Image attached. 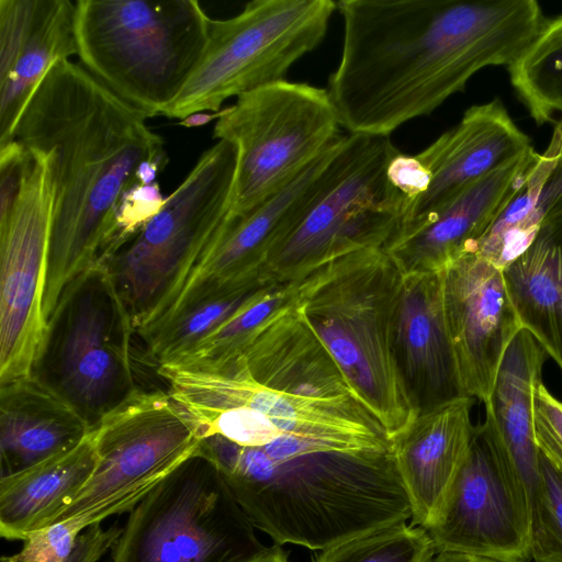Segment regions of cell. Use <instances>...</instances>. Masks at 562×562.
<instances>
[{"instance_id":"6da1fadb","label":"cell","mask_w":562,"mask_h":562,"mask_svg":"<svg viewBox=\"0 0 562 562\" xmlns=\"http://www.w3.org/2000/svg\"><path fill=\"white\" fill-rule=\"evenodd\" d=\"M342 50L328 81L348 134H391L510 66L544 22L535 0H341Z\"/></svg>"},{"instance_id":"7a4b0ae2","label":"cell","mask_w":562,"mask_h":562,"mask_svg":"<svg viewBox=\"0 0 562 562\" xmlns=\"http://www.w3.org/2000/svg\"><path fill=\"white\" fill-rule=\"evenodd\" d=\"M147 119L70 60L48 70L19 119L13 139L47 156L53 187L47 322L66 286L111 257L117 206L139 165L168 161Z\"/></svg>"},{"instance_id":"3957f363","label":"cell","mask_w":562,"mask_h":562,"mask_svg":"<svg viewBox=\"0 0 562 562\" xmlns=\"http://www.w3.org/2000/svg\"><path fill=\"white\" fill-rule=\"evenodd\" d=\"M252 525L278 544L324 550L412 518L392 450H313L268 456L221 436L202 440Z\"/></svg>"},{"instance_id":"277c9868","label":"cell","mask_w":562,"mask_h":562,"mask_svg":"<svg viewBox=\"0 0 562 562\" xmlns=\"http://www.w3.org/2000/svg\"><path fill=\"white\" fill-rule=\"evenodd\" d=\"M402 280L383 247H368L335 257L294 283L296 307L390 439L418 415L395 351Z\"/></svg>"},{"instance_id":"5b68a950","label":"cell","mask_w":562,"mask_h":562,"mask_svg":"<svg viewBox=\"0 0 562 562\" xmlns=\"http://www.w3.org/2000/svg\"><path fill=\"white\" fill-rule=\"evenodd\" d=\"M82 67L149 119L179 95L207 44L211 18L196 0H78Z\"/></svg>"},{"instance_id":"8992f818","label":"cell","mask_w":562,"mask_h":562,"mask_svg":"<svg viewBox=\"0 0 562 562\" xmlns=\"http://www.w3.org/2000/svg\"><path fill=\"white\" fill-rule=\"evenodd\" d=\"M398 151L385 135H345L334 176L295 226L272 248L263 284L296 283L324 262L368 247H384L407 200L387 167Z\"/></svg>"},{"instance_id":"52a82bcc","label":"cell","mask_w":562,"mask_h":562,"mask_svg":"<svg viewBox=\"0 0 562 562\" xmlns=\"http://www.w3.org/2000/svg\"><path fill=\"white\" fill-rule=\"evenodd\" d=\"M135 336L133 317L108 267L99 263L61 293L48 319L45 351L34 373L94 426L138 389L134 383Z\"/></svg>"},{"instance_id":"ba28073f","label":"cell","mask_w":562,"mask_h":562,"mask_svg":"<svg viewBox=\"0 0 562 562\" xmlns=\"http://www.w3.org/2000/svg\"><path fill=\"white\" fill-rule=\"evenodd\" d=\"M336 10L333 0H255L233 18L211 19L198 66L161 115L215 113L231 97L285 80L292 65L321 44Z\"/></svg>"},{"instance_id":"9c48e42d","label":"cell","mask_w":562,"mask_h":562,"mask_svg":"<svg viewBox=\"0 0 562 562\" xmlns=\"http://www.w3.org/2000/svg\"><path fill=\"white\" fill-rule=\"evenodd\" d=\"M266 549L215 464L196 454L128 514L109 562H246Z\"/></svg>"},{"instance_id":"30bf717a","label":"cell","mask_w":562,"mask_h":562,"mask_svg":"<svg viewBox=\"0 0 562 562\" xmlns=\"http://www.w3.org/2000/svg\"><path fill=\"white\" fill-rule=\"evenodd\" d=\"M94 428L97 467L52 524L69 520L85 531L111 516L130 514L196 456L202 442L184 412L158 389L134 390Z\"/></svg>"},{"instance_id":"8fae6325","label":"cell","mask_w":562,"mask_h":562,"mask_svg":"<svg viewBox=\"0 0 562 562\" xmlns=\"http://www.w3.org/2000/svg\"><path fill=\"white\" fill-rule=\"evenodd\" d=\"M327 89L286 80L237 97L222 110L213 138L238 149L229 218L251 212L341 135Z\"/></svg>"},{"instance_id":"7c38bea8","label":"cell","mask_w":562,"mask_h":562,"mask_svg":"<svg viewBox=\"0 0 562 562\" xmlns=\"http://www.w3.org/2000/svg\"><path fill=\"white\" fill-rule=\"evenodd\" d=\"M238 149L217 140L198 159L158 214L103 262L135 323L200 256L229 216Z\"/></svg>"},{"instance_id":"4fadbf2b","label":"cell","mask_w":562,"mask_h":562,"mask_svg":"<svg viewBox=\"0 0 562 562\" xmlns=\"http://www.w3.org/2000/svg\"><path fill=\"white\" fill-rule=\"evenodd\" d=\"M30 162L10 215L0 222V384L32 375L45 351L44 293L53 187L44 153Z\"/></svg>"},{"instance_id":"5bb4252c","label":"cell","mask_w":562,"mask_h":562,"mask_svg":"<svg viewBox=\"0 0 562 562\" xmlns=\"http://www.w3.org/2000/svg\"><path fill=\"white\" fill-rule=\"evenodd\" d=\"M440 552L530 562L531 513L477 426L445 504L427 530Z\"/></svg>"},{"instance_id":"9a60e30c","label":"cell","mask_w":562,"mask_h":562,"mask_svg":"<svg viewBox=\"0 0 562 562\" xmlns=\"http://www.w3.org/2000/svg\"><path fill=\"white\" fill-rule=\"evenodd\" d=\"M156 371L177 404L254 409L282 435L391 441L384 427L362 403L324 402L278 391L257 381L240 353L213 370L159 364Z\"/></svg>"},{"instance_id":"2e32d148","label":"cell","mask_w":562,"mask_h":562,"mask_svg":"<svg viewBox=\"0 0 562 562\" xmlns=\"http://www.w3.org/2000/svg\"><path fill=\"white\" fill-rule=\"evenodd\" d=\"M440 274L443 319L460 392L484 403L521 324L503 270L476 254H461Z\"/></svg>"},{"instance_id":"e0dca14e","label":"cell","mask_w":562,"mask_h":562,"mask_svg":"<svg viewBox=\"0 0 562 562\" xmlns=\"http://www.w3.org/2000/svg\"><path fill=\"white\" fill-rule=\"evenodd\" d=\"M345 135L251 212L229 218L188 273L200 293L258 281L272 248L295 226L336 170Z\"/></svg>"},{"instance_id":"ac0fdd59","label":"cell","mask_w":562,"mask_h":562,"mask_svg":"<svg viewBox=\"0 0 562 562\" xmlns=\"http://www.w3.org/2000/svg\"><path fill=\"white\" fill-rule=\"evenodd\" d=\"M538 156L531 148L497 168L430 216L400 227L383 249L404 274L442 270L461 254L471 251Z\"/></svg>"},{"instance_id":"d6986e66","label":"cell","mask_w":562,"mask_h":562,"mask_svg":"<svg viewBox=\"0 0 562 562\" xmlns=\"http://www.w3.org/2000/svg\"><path fill=\"white\" fill-rule=\"evenodd\" d=\"M499 99L469 108L460 122L417 154L430 181L400 227L422 221L497 168L531 149ZM398 227V228H400Z\"/></svg>"},{"instance_id":"ffe728a7","label":"cell","mask_w":562,"mask_h":562,"mask_svg":"<svg viewBox=\"0 0 562 562\" xmlns=\"http://www.w3.org/2000/svg\"><path fill=\"white\" fill-rule=\"evenodd\" d=\"M548 358L531 334L521 328L503 357L492 391L483 403L485 420L477 426L531 515L540 485L533 401Z\"/></svg>"},{"instance_id":"44dd1931","label":"cell","mask_w":562,"mask_h":562,"mask_svg":"<svg viewBox=\"0 0 562 562\" xmlns=\"http://www.w3.org/2000/svg\"><path fill=\"white\" fill-rule=\"evenodd\" d=\"M460 396L427 411L391 438V449L407 492L412 520L428 530L436 521L474 437L471 408Z\"/></svg>"},{"instance_id":"7402d4cb","label":"cell","mask_w":562,"mask_h":562,"mask_svg":"<svg viewBox=\"0 0 562 562\" xmlns=\"http://www.w3.org/2000/svg\"><path fill=\"white\" fill-rule=\"evenodd\" d=\"M395 351L418 413L462 396L443 319L440 271L403 273Z\"/></svg>"},{"instance_id":"603a6c76","label":"cell","mask_w":562,"mask_h":562,"mask_svg":"<svg viewBox=\"0 0 562 562\" xmlns=\"http://www.w3.org/2000/svg\"><path fill=\"white\" fill-rule=\"evenodd\" d=\"M93 426L38 374L0 384L1 475L79 443Z\"/></svg>"},{"instance_id":"cb8c5ba5","label":"cell","mask_w":562,"mask_h":562,"mask_svg":"<svg viewBox=\"0 0 562 562\" xmlns=\"http://www.w3.org/2000/svg\"><path fill=\"white\" fill-rule=\"evenodd\" d=\"M99 454L94 426L75 447L0 479V536L23 541L49 526L92 475Z\"/></svg>"},{"instance_id":"d4e9b609","label":"cell","mask_w":562,"mask_h":562,"mask_svg":"<svg viewBox=\"0 0 562 562\" xmlns=\"http://www.w3.org/2000/svg\"><path fill=\"white\" fill-rule=\"evenodd\" d=\"M503 273L521 327L562 371V214L548 218Z\"/></svg>"},{"instance_id":"484cf974","label":"cell","mask_w":562,"mask_h":562,"mask_svg":"<svg viewBox=\"0 0 562 562\" xmlns=\"http://www.w3.org/2000/svg\"><path fill=\"white\" fill-rule=\"evenodd\" d=\"M75 9L69 0H37L31 29L0 78V146L13 140L19 119L48 70L77 55Z\"/></svg>"},{"instance_id":"4316f807","label":"cell","mask_w":562,"mask_h":562,"mask_svg":"<svg viewBox=\"0 0 562 562\" xmlns=\"http://www.w3.org/2000/svg\"><path fill=\"white\" fill-rule=\"evenodd\" d=\"M510 83L539 125L562 114V14L544 20L533 40L507 67ZM554 130L562 134V119Z\"/></svg>"},{"instance_id":"83f0119b","label":"cell","mask_w":562,"mask_h":562,"mask_svg":"<svg viewBox=\"0 0 562 562\" xmlns=\"http://www.w3.org/2000/svg\"><path fill=\"white\" fill-rule=\"evenodd\" d=\"M562 154V134L554 130L548 148L539 154L526 179L487 231L474 244L476 254L504 270L533 241L531 214L538 191Z\"/></svg>"},{"instance_id":"f1b7e54d","label":"cell","mask_w":562,"mask_h":562,"mask_svg":"<svg viewBox=\"0 0 562 562\" xmlns=\"http://www.w3.org/2000/svg\"><path fill=\"white\" fill-rule=\"evenodd\" d=\"M294 292V283L262 285L207 336L181 356L161 364L201 371L218 368L237 356L255 330L290 302Z\"/></svg>"},{"instance_id":"f546056e","label":"cell","mask_w":562,"mask_h":562,"mask_svg":"<svg viewBox=\"0 0 562 562\" xmlns=\"http://www.w3.org/2000/svg\"><path fill=\"white\" fill-rule=\"evenodd\" d=\"M436 552L428 531L400 522L335 543L314 562H431Z\"/></svg>"},{"instance_id":"4dcf8cb0","label":"cell","mask_w":562,"mask_h":562,"mask_svg":"<svg viewBox=\"0 0 562 562\" xmlns=\"http://www.w3.org/2000/svg\"><path fill=\"white\" fill-rule=\"evenodd\" d=\"M265 284L221 291L191 307L145 345V352L157 366L188 351L241 306Z\"/></svg>"},{"instance_id":"1f68e13d","label":"cell","mask_w":562,"mask_h":562,"mask_svg":"<svg viewBox=\"0 0 562 562\" xmlns=\"http://www.w3.org/2000/svg\"><path fill=\"white\" fill-rule=\"evenodd\" d=\"M535 562H562V472L540 452V485L531 515Z\"/></svg>"},{"instance_id":"d6a6232c","label":"cell","mask_w":562,"mask_h":562,"mask_svg":"<svg viewBox=\"0 0 562 562\" xmlns=\"http://www.w3.org/2000/svg\"><path fill=\"white\" fill-rule=\"evenodd\" d=\"M165 199L158 181L135 183L122 195L115 215V236L112 255L116 254L162 209Z\"/></svg>"},{"instance_id":"836d02e7","label":"cell","mask_w":562,"mask_h":562,"mask_svg":"<svg viewBox=\"0 0 562 562\" xmlns=\"http://www.w3.org/2000/svg\"><path fill=\"white\" fill-rule=\"evenodd\" d=\"M82 532L69 520L33 530L19 552L2 555L0 562H67Z\"/></svg>"},{"instance_id":"e575fe53","label":"cell","mask_w":562,"mask_h":562,"mask_svg":"<svg viewBox=\"0 0 562 562\" xmlns=\"http://www.w3.org/2000/svg\"><path fill=\"white\" fill-rule=\"evenodd\" d=\"M536 442L541 454L562 472V401L541 382L533 401Z\"/></svg>"},{"instance_id":"d590c367","label":"cell","mask_w":562,"mask_h":562,"mask_svg":"<svg viewBox=\"0 0 562 562\" xmlns=\"http://www.w3.org/2000/svg\"><path fill=\"white\" fill-rule=\"evenodd\" d=\"M30 153L15 139L0 146V222L8 218L20 193Z\"/></svg>"},{"instance_id":"8d00e7d4","label":"cell","mask_w":562,"mask_h":562,"mask_svg":"<svg viewBox=\"0 0 562 562\" xmlns=\"http://www.w3.org/2000/svg\"><path fill=\"white\" fill-rule=\"evenodd\" d=\"M387 175L391 182L406 198V210L427 190L430 181L427 169L419 161L417 156L405 155L400 150L391 159L387 167Z\"/></svg>"},{"instance_id":"74e56055","label":"cell","mask_w":562,"mask_h":562,"mask_svg":"<svg viewBox=\"0 0 562 562\" xmlns=\"http://www.w3.org/2000/svg\"><path fill=\"white\" fill-rule=\"evenodd\" d=\"M123 527L117 524L103 528L101 524L86 529L78 538L76 548L67 562H98L112 550Z\"/></svg>"},{"instance_id":"f35d334b","label":"cell","mask_w":562,"mask_h":562,"mask_svg":"<svg viewBox=\"0 0 562 562\" xmlns=\"http://www.w3.org/2000/svg\"><path fill=\"white\" fill-rule=\"evenodd\" d=\"M431 562H497L492 559L458 552H440Z\"/></svg>"},{"instance_id":"ab89813d","label":"cell","mask_w":562,"mask_h":562,"mask_svg":"<svg viewBox=\"0 0 562 562\" xmlns=\"http://www.w3.org/2000/svg\"><path fill=\"white\" fill-rule=\"evenodd\" d=\"M222 114V110L215 113H194L182 119L178 124L184 127L204 126L213 120H217Z\"/></svg>"},{"instance_id":"60d3db41","label":"cell","mask_w":562,"mask_h":562,"mask_svg":"<svg viewBox=\"0 0 562 562\" xmlns=\"http://www.w3.org/2000/svg\"><path fill=\"white\" fill-rule=\"evenodd\" d=\"M246 562H290L284 551L274 546Z\"/></svg>"}]
</instances>
